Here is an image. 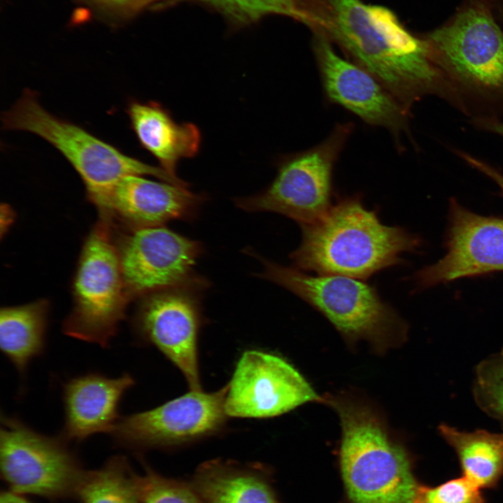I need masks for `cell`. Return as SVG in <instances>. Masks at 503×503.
<instances>
[{
  "label": "cell",
  "mask_w": 503,
  "mask_h": 503,
  "mask_svg": "<svg viewBox=\"0 0 503 503\" xmlns=\"http://www.w3.org/2000/svg\"><path fill=\"white\" fill-rule=\"evenodd\" d=\"M298 21L372 74L409 112L427 95L458 102L427 41L410 33L389 8L361 0H300Z\"/></svg>",
  "instance_id": "obj_1"
},
{
  "label": "cell",
  "mask_w": 503,
  "mask_h": 503,
  "mask_svg": "<svg viewBox=\"0 0 503 503\" xmlns=\"http://www.w3.org/2000/svg\"><path fill=\"white\" fill-rule=\"evenodd\" d=\"M302 239L290 254L295 268L317 275L367 279L403 263L421 240L406 229L384 224L359 194L341 198L317 221L300 225Z\"/></svg>",
  "instance_id": "obj_2"
},
{
  "label": "cell",
  "mask_w": 503,
  "mask_h": 503,
  "mask_svg": "<svg viewBox=\"0 0 503 503\" xmlns=\"http://www.w3.org/2000/svg\"><path fill=\"white\" fill-rule=\"evenodd\" d=\"M326 402L341 425L339 469L349 503H415L422 484L414 459L367 405L346 398Z\"/></svg>",
  "instance_id": "obj_3"
},
{
  "label": "cell",
  "mask_w": 503,
  "mask_h": 503,
  "mask_svg": "<svg viewBox=\"0 0 503 503\" xmlns=\"http://www.w3.org/2000/svg\"><path fill=\"white\" fill-rule=\"evenodd\" d=\"M6 130L25 131L54 147L82 179L87 197L96 204L119 180L131 175H150L180 187L189 184L161 167L128 156L82 127L44 109L35 92L23 91L1 117Z\"/></svg>",
  "instance_id": "obj_4"
},
{
  "label": "cell",
  "mask_w": 503,
  "mask_h": 503,
  "mask_svg": "<svg viewBox=\"0 0 503 503\" xmlns=\"http://www.w3.org/2000/svg\"><path fill=\"white\" fill-rule=\"evenodd\" d=\"M258 258L264 267L258 277L301 298L347 338L367 340L381 349L404 337L406 324L374 286L345 276L311 275L295 267Z\"/></svg>",
  "instance_id": "obj_5"
},
{
  "label": "cell",
  "mask_w": 503,
  "mask_h": 503,
  "mask_svg": "<svg viewBox=\"0 0 503 503\" xmlns=\"http://www.w3.org/2000/svg\"><path fill=\"white\" fill-rule=\"evenodd\" d=\"M131 299L110 221L100 216L82 246L73 282V307L63 322L68 337L106 348Z\"/></svg>",
  "instance_id": "obj_6"
},
{
  "label": "cell",
  "mask_w": 503,
  "mask_h": 503,
  "mask_svg": "<svg viewBox=\"0 0 503 503\" xmlns=\"http://www.w3.org/2000/svg\"><path fill=\"white\" fill-rule=\"evenodd\" d=\"M353 130L351 122L337 124L316 145L280 157L270 185L256 195L235 198L236 206L278 213L300 226L321 219L333 204V170Z\"/></svg>",
  "instance_id": "obj_7"
},
{
  "label": "cell",
  "mask_w": 503,
  "mask_h": 503,
  "mask_svg": "<svg viewBox=\"0 0 503 503\" xmlns=\"http://www.w3.org/2000/svg\"><path fill=\"white\" fill-rule=\"evenodd\" d=\"M425 40L459 95L503 98V34L484 6L465 8Z\"/></svg>",
  "instance_id": "obj_8"
},
{
  "label": "cell",
  "mask_w": 503,
  "mask_h": 503,
  "mask_svg": "<svg viewBox=\"0 0 503 503\" xmlns=\"http://www.w3.org/2000/svg\"><path fill=\"white\" fill-rule=\"evenodd\" d=\"M113 229L122 272L133 300L171 288L203 291L208 281L195 271L203 249L201 242L164 226Z\"/></svg>",
  "instance_id": "obj_9"
},
{
  "label": "cell",
  "mask_w": 503,
  "mask_h": 503,
  "mask_svg": "<svg viewBox=\"0 0 503 503\" xmlns=\"http://www.w3.org/2000/svg\"><path fill=\"white\" fill-rule=\"evenodd\" d=\"M0 467L10 491L49 498L75 495L85 473L61 436H47L1 414Z\"/></svg>",
  "instance_id": "obj_10"
},
{
  "label": "cell",
  "mask_w": 503,
  "mask_h": 503,
  "mask_svg": "<svg viewBox=\"0 0 503 503\" xmlns=\"http://www.w3.org/2000/svg\"><path fill=\"white\" fill-rule=\"evenodd\" d=\"M227 388L191 390L156 408L122 416L110 435L117 444L138 450L173 448L212 436L226 422Z\"/></svg>",
  "instance_id": "obj_11"
},
{
  "label": "cell",
  "mask_w": 503,
  "mask_h": 503,
  "mask_svg": "<svg viewBox=\"0 0 503 503\" xmlns=\"http://www.w3.org/2000/svg\"><path fill=\"white\" fill-rule=\"evenodd\" d=\"M171 288L142 297L133 318L138 340L153 345L182 373L191 391H201L198 336L201 325L199 294Z\"/></svg>",
  "instance_id": "obj_12"
},
{
  "label": "cell",
  "mask_w": 503,
  "mask_h": 503,
  "mask_svg": "<svg viewBox=\"0 0 503 503\" xmlns=\"http://www.w3.org/2000/svg\"><path fill=\"white\" fill-rule=\"evenodd\" d=\"M227 386L225 411L232 417H273L307 402L323 401L284 358L257 350L242 355Z\"/></svg>",
  "instance_id": "obj_13"
},
{
  "label": "cell",
  "mask_w": 503,
  "mask_h": 503,
  "mask_svg": "<svg viewBox=\"0 0 503 503\" xmlns=\"http://www.w3.org/2000/svg\"><path fill=\"white\" fill-rule=\"evenodd\" d=\"M313 34L312 49L326 100L369 125L386 129L399 143L408 132L409 112L372 74L340 56L324 36Z\"/></svg>",
  "instance_id": "obj_14"
},
{
  "label": "cell",
  "mask_w": 503,
  "mask_h": 503,
  "mask_svg": "<svg viewBox=\"0 0 503 503\" xmlns=\"http://www.w3.org/2000/svg\"><path fill=\"white\" fill-rule=\"evenodd\" d=\"M446 254L415 275L423 288L503 271V219L476 214L451 201Z\"/></svg>",
  "instance_id": "obj_15"
},
{
  "label": "cell",
  "mask_w": 503,
  "mask_h": 503,
  "mask_svg": "<svg viewBox=\"0 0 503 503\" xmlns=\"http://www.w3.org/2000/svg\"><path fill=\"white\" fill-rule=\"evenodd\" d=\"M206 199L187 187L131 175L119 180L94 205L100 215L122 226L142 228L191 220Z\"/></svg>",
  "instance_id": "obj_16"
},
{
  "label": "cell",
  "mask_w": 503,
  "mask_h": 503,
  "mask_svg": "<svg viewBox=\"0 0 503 503\" xmlns=\"http://www.w3.org/2000/svg\"><path fill=\"white\" fill-rule=\"evenodd\" d=\"M135 384L124 373L115 378L89 372L71 378L63 386L64 423L61 437L82 442L98 433L112 432L119 421V406Z\"/></svg>",
  "instance_id": "obj_17"
},
{
  "label": "cell",
  "mask_w": 503,
  "mask_h": 503,
  "mask_svg": "<svg viewBox=\"0 0 503 503\" xmlns=\"http://www.w3.org/2000/svg\"><path fill=\"white\" fill-rule=\"evenodd\" d=\"M189 483L201 503H282L272 470L260 463L210 460L199 465Z\"/></svg>",
  "instance_id": "obj_18"
},
{
  "label": "cell",
  "mask_w": 503,
  "mask_h": 503,
  "mask_svg": "<svg viewBox=\"0 0 503 503\" xmlns=\"http://www.w3.org/2000/svg\"><path fill=\"white\" fill-rule=\"evenodd\" d=\"M126 112L138 140L173 176L177 163L197 155L201 133L193 123H177L170 112L155 101L129 102Z\"/></svg>",
  "instance_id": "obj_19"
},
{
  "label": "cell",
  "mask_w": 503,
  "mask_h": 503,
  "mask_svg": "<svg viewBox=\"0 0 503 503\" xmlns=\"http://www.w3.org/2000/svg\"><path fill=\"white\" fill-rule=\"evenodd\" d=\"M49 311L45 299L1 308L0 348L22 376L34 358L44 352Z\"/></svg>",
  "instance_id": "obj_20"
},
{
  "label": "cell",
  "mask_w": 503,
  "mask_h": 503,
  "mask_svg": "<svg viewBox=\"0 0 503 503\" xmlns=\"http://www.w3.org/2000/svg\"><path fill=\"white\" fill-rule=\"evenodd\" d=\"M438 431L455 452L462 476L481 489L497 486L503 476V434L460 431L444 423Z\"/></svg>",
  "instance_id": "obj_21"
},
{
  "label": "cell",
  "mask_w": 503,
  "mask_h": 503,
  "mask_svg": "<svg viewBox=\"0 0 503 503\" xmlns=\"http://www.w3.org/2000/svg\"><path fill=\"white\" fill-rule=\"evenodd\" d=\"M75 495L81 503H140L136 473L122 455L112 457L99 469L85 472Z\"/></svg>",
  "instance_id": "obj_22"
},
{
  "label": "cell",
  "mask_w": 503,
  "mask_h": 503,
  "mask_svg": "<svg viewBox=\"0 0 503 503\" xmlns=\"http://www.w3.org/2000/svg\"><path fill=\"white\" fill-rule=\"evenodd\" d=\"M473 394L477 405L503 424V349L476 367Z\"/></svg>",
  "instance_id": "obj_23"
},
{
  "label": "cell",
  "mask_w": 503,
  "mask_h": 503,
  "mask_svg": "<svg viewBox=\"0 0 503 503\" xmlns=\"http://www.w3.org/2000/svg\"><path fill=\"white\" fill-rule=\"evenodd\" d=\"M221 13L238 24L254 22L268 15H281L297 20L299 0H194Z\"/></svg>",
  "instance_id": "obj_24"
},
{
  "label": "cell",
  "mask_w": 503,
  "mask_h": 503,
  "mask_svg": "<svg viewBox=\"0 0 503 503\" xmlns=\"http://www.w3.org/2000/svg\"><path fill=\"white\" fill-rule=\"evenodd\" d=\"M140 503H201L189 481L166 477L145 465L143 474H136Z\"/></svg>",
  "instance_id": "obj_25"
},
{
  "label": "cell",
  "mask_w": 503,
  "mask_h": 503,
  "mask_svg": "<svg viewBox=\"0 0 503 503\" xmlns=\"http://www.w3.org/2000/svg\"><path fill=\"white\" fill-rule=\"evenodd\" d=\"M481 490L462 476L435 486L422 484L415 503H485Z\"/></svg>",
  "instance_id": "obj_26"
},
{
  "label": "cell",
  "mask_w": 503,
  "mask_h": 503,
  "mask_svg": "<svg viewBox=\"0 0 503 503\" xmlns=\"http://www.w3.org/2000/svg\"><path fill=\"white\" fill-rule=\"evenodd\" d=\"M110 20H127L145 9L175 0H83Z\"/></svg>",
  "instance_id": "obj_27"
},
{
  "label": "cell",
  "mask_w": 503,
  "mask_h": 503,
  "mask_svg": "<svg viewBox=\"0 0 503 503\" xmlns=\"http://www.w3.org/2000/svg\"><path fill=\"white\" fill-rule=\"evenodd\" d=\"M0 503H31L22 495H20L12 491H6L1 493L0 497Z\"/></svg>",
  "instance_id": "obj_28"
},
{
  "label": "cell",
  "mask_w": 503,
  "mask_h": 503,
  "mask_svg": "<svg viewBox=\"0 0 503 503\" xmlns=\"http://www.w3.org/2000/svg\"><path fill=\"white\" fill-rule=\"evenodd\" d=\"M480 123L484 129L503 137V122L493 119H485Z\"/></svg>",
  "instance_id": "obj_29"
},
{
  "label": "cell",
  "mask_w": 503,
  "mask_h": 503,
  "mask_svg": "<svg viewBox=\"0 0 503 503\" xmlns=\"http://www.w3.org/2000/svg\"><path fill=\"white\" fill-rule=\"evenodd\" d=\"M1 217L2 219H5L4 221L1 222V235H3L4 229L6 231L8 227L12 223L14 217V213L8 205H4L3 206H1Z\"/></svg>",
  "instance_id": "obj_30"
},
{
  "label": "cell",
  "mask_w": 503,
  "mask_h": 503,
  "mask_svg": "<svg viewBox=\"0 0 503 503\" xmlns=\"http://www.w3.org/2000/svg\"><path fill=\"white\" fill-rule=\"evenodd\" d=\"M483 173L493 179L498 184L503 194V175L489 165L483 167Z\"/></svg>",
  "instance_id": "obj_31"
}]
</instances>
